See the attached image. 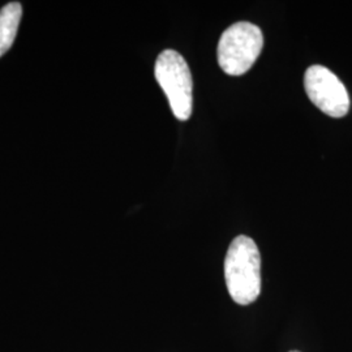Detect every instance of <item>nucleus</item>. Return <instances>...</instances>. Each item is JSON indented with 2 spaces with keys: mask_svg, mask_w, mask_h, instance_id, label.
I'll return each instance as SVG.
<instances>
[{
  "mask_svg": "<svg viewBox=\"0 0 352 352\" xmlns=\"http://www.w3.org/2000/svg\"><path fill=\"white\" fill-rule=\"evenodd\" d=\"M154 75L164 91L176 119L184 122L192 115V75L184 58L175 50L158 55Z\"/></svg>",
  "mask_w": 352,
  "mask_h": 352,
  "instance_id": "7ed1b4c3",
  "label": "nucleus"
},
{
  "mask_svg": "<svg viewBox=\"0 0 352 352\" xmlns=\"http://www.w3.org/2000/svg\"><path fill=\"white\" fill-rule=\"evenodd\" d=\"M291 352H299V351H291Z\"/></svg>",
  "mask_w": 352,
  "mask_h": 352,
  "instance_id": "423d86ee",
  "label": "nucleus"
},
{
  "mask_svg": "<svg viewBox=\"0 0 352 352\" xmlns=\"http://www.w3.org/2000/svg\"><path fill=\"white\" fill-rule=\"evenodd\" d=\"M305 91L312 103L331 118H343L350 110L347 89L337 76L322 65H312L304 75Z\"/></svg>",
  "mask_w": 352,
  "mask_h": 352,
  "instance_id": "20e7f679",
  "label": "nucleus"
},
{
  "mask_svg": "<svg viewBox=\"0 0 352 352\" xmlns=\"http://www.w3.org/2000/svg\"><path fill=\"white\" fill-rule=\"evenodd\" d=\"M23 17V6L19 1L6 4L0 11V58L12 47Z\"/></svg>",
  "mask_w": 352,
  "mask_h": 352,
  "instance_id": "39448f33",
  "label": "nucleus"
},
{
  "mask_svg": "<svg viewBox=\"0 0 352 352\" xmlns=\"http://www.w3.org/2000/svg\"><path fill=\"white\" fill-rule=\"evenodd\" d=\"M225 279L234 302H256L261 292V256L254 240L245 235L232 240L225 258Z\"/></svg>",
  "mask_w": 352,
  "mask_h": 352,
  "instance_id": "f257e3e1",
  "label": "nucleus"
},
{
  "mask_svg": "<svg viewBox=\"0 0 352 352\" xmlns=\"http://www.w3.org/2000/svg\"><path fill=\"white\" fill-rule=\"evenodd\" d=\"M263 46L264 36L258 26L247 21L236 23L221 36L218 64L227 75H244L260 56Z\"/></svg>",
  "mask_w": 352,
  "mask_h": 352,
  "instance_id": "f03ea898",
  "label": "nucleus"
}]
</instances>
